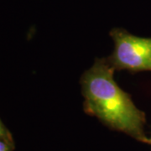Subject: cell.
I'll return each mask as SVG.
<instances>
[{
	"label": "cell",
	"instance_id": "obj_1",
	"mask_svg": "<svg viewBox=\"0 0 151 151\" xmlns=\"http://www.w3.org/2000/svg\"><path fill=\"white\" fill-rule=\"evenodd\" d=\"M114 70L107 60L97 59L84 73L81 86L85 111L113 129L147 143L145 113L136 108L129 95L113 80Z\"/></svg>",
	"mask_w": 151,
	"mask_h": 151
},
{
	"label": "cell",
	"instance_id": "obj_4",
	"mask_svg": "<svg viewBox=\"0 0 151 151\" xmlns=\"http://www.w3.org/2000/svg\"><path fill=\"white\" fill-rule=\"evenodd\" d=\"M3 134H4V129H3L2 125H1V124H0V136H1V135H3Z\"/></svg>",
	"mask_w": 151,
	"mask_h": 151
},
{
	"label": "cell",
	"instance_id": "obj_3",
	"mask_svg": "<svg viewBox=\"0 0 151 151\" xmlns=\"http://www.w3.org/2000/svg\"><path fill=\"white\" fill-rule=\"evenodd\" d=\"M0 151H9V146L4 141L0 140Z\"/></svg>",
	"mask_w": 151,
	"mask_h": 151
},
{
	"label": "cell",
	"instance_id": "obj_5",
	"mask_svg": "<svg viewBox=\"0 0 151 151\" xmlns=\"http://www.w3.org/2000/svg\"><path fill=\"white\" fill-rule=\"evenodd\" d=\"M147 143H148V144H150L151 145V139H148V142H147Z\"/></svg>",
	"mask_w": 151,
	"mask_h": 151
},
{
	"label": "cell",
	"instance_id": "obj_2",
	"mask_svg": "<svg viewBox=\"0 0 151 151\" xmlns=\"http://www.w3.org/2000/svg\"><path fill=\"white\" fill-rule=\"evenodd\" d=\"M115 48L107 60L115 70H151V38H140L121 29L111 32Z\"/></svg>",
	"mask_w": 151,
	"mask_h": 151
}]
</instances>
